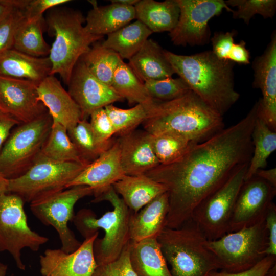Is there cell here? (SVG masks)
I'll return each mask as SVG.
<instances>
[{"mask_svg":"<svg viewBox=\"0 0 276 276\" xmlns=\"http://www.w3.org/2000/svg\"><path fill=\"white\" fill-rule=\"evenodd\" d=\"M258 111L257 101L236 124L194 144L175 162L159 165L145 174L167 188L166 227L178 228L191 219L200 203L249 164L253 151L251 133Z\"/></svg>","mask_w":276,"mask_h":276,"instance_id":"6da1fadb","label":"cell"},{"mask_svg":"<svg viewBox=\"0 0 276 276\" xmlns=\"http://www.w3.org/2000/svg\"><path fill=\"white\" fill-rule=\"evenodd\" d=\"M164 54L175 74L217 114L223 117L238 100L240 95L234 86L235 63L218 59L212 51L182 55L164 50Z\"/></svg>","mask_w":276,"mask_h":276,"instance_id":"7a4b0ae2","label":"cell"},{"mask_svg":"<svg viewBox=\"0 0 276 276\" xmlns=\"http://www.w3.org/2000/svg\"><path fill=\"white\" fill-rule=\"evenodd\" d=\"M142 124L151 135L172 133L197 143L224 128L223 117L191 90L172 100H157L147 110Z\"/></svg>","mask_w":276,"mask_h":276,"instance_id":"3957f363","label":"cell"},{"mask_svg":"<svg viewBox=\"0 0 276 276\" xmlns=\"http://www.w3.org/2000/svg\"><path fill=\"white\" fill-rule=\"evenodd\" d=\"M102 201H108L113 209L97 217L91 210L83 209L78 211L73 220L85 239L93 236L100 228L104 231V237L97 238L94 245L97 265L116 260L130 241L129 221L132 212L112 187L94 198L92 202Z\"/></svg>","mask_w":276,"mask_h":276,"instance_id":"277c9868","label":"cell"},{"mask_svg":"<svg viewBox=\"0 0 276 276\" xmlns=\"http://www.w3.org/2000/svg\"><path fill=\"white\" fill-rule=\"evenodd\" d=\"M157 239L172 276H208L221 269L206 246L208 239L192 219L178 228L165 227Z\"/></svg>","mask_w":276,"mask_h":276,"instance_id":"5b68a950","label":"cell"},{"mask_svg":"<svg viewBox=\"0 0 276 276\" xmlns=\"http://www.w3.org/2000/svg\"><path fill=\"white\" fill-rule=\"evenodd\" d=\"M60 6L51 9L45 20L55 37L48 57L51 75L58 74L67 85L77 62L103 36L86 31L83 25L85 17L80 11Z\"/></svg>","mask_w":276,"mask_h":276,"instance_id":"8992f818","label":"cell"},{"mask_svg":"<svg viewBox=\"0 0 276 276\" xmlns=\"http://www.w3.org/2000/svg\"><path fill=\"white\" fill-rule=\"evenodd\" d=\"M47 112L11 132L0 152V173L7 179L24 174L40 155L52 125Z\"/></svg>","mask_w":276,"mask_h":276,"instance_id":"52a82bcc","label":"cell"},{"mask_svg":"<svg viewBox=\"0 0 276 276\" xmlns=\"http://www.w3.org/2000/svg\"><path fill=\"white\" fill-rule=\"evenodd\" d=\"M86 166L76 162L56 161L40 154L24 174L8 179L7 193L31 203L66 189Z\"/></svg>","mask_w":276,"mask_h":276,"instance_id":"ba28073f","label":"cell"},{"mask_svg":"<svg viewBox=\"0 0 276 276\" xmlns=\"http://www.w3.org/2000/svg\"><path fill=\"white\" fill-rule=\"evenodd\" d=\"M206 246L218 259L222 270L236 273L247 270L267 256L265 220L216 240H208Z\"/></svg>","mask_w":276,"mask_h":276,"instance_id":"9c48e42d","label":"cell"},{"mask_svg":"<svg viewBox=\"0 0 276 276\" xmlns=\"http://www.w3.org/2000/svg\"><path fill=\"white\" fill-rule=\"evenodd\" d=\"M24 205V200L16 194L6 193L0 196V251H8L22 270L26 265L21 250L28 248L37 251L49 241L29 226Z\"/></svg>","mask_w":276,"mask_h":276,"instance_id":"30bf717a","label":"cell"},{"mask_svg":"<svg viewBox=\"0 0 276 276\" xmlns=\"http://www.w3.org/2000/svg\"><path fill=\"white\" fill-rule=\"evenodd\" d=\"M248 164L237 170L193 212L191 219L208 240H216L229 233L235 202L244 181Z\"/></svg>","mask_w":276,"mask_h":276,"instance_id":"8fae6325","label":"cell"},{"mask_svg":"<svg viewBox=\"0 0 276 276\" xmlns=\"http://www.w3.org/2000/svg\"><path fill=\"white\" fill-rule=\"evenodd\" d=\"M92 195L93 191L89 187L73 186L31 202L30 210L43 224L56 231L61 249L70 253L81 244L68 226L74 217V206L80 199Z\"/></svg>","mask_w":276,"mask_h":276,"instance_id":"7c38bea8","label":"cell"},{"mask_svg":"<svg viewBox=\"0 0 276 276\" xmlns=\"http://www.w3.org/2000/svg\"><path fill=\"white\" fill-rule=\"evenodd\" d=\"M179 8L177 23L169 35L176 45H202L211 39L209 22L224 9L232 12L223 0H176Z\"/></svg>","mask_w":276,"mask_h":276,"instance_id":"4fadbf2b","label":"cell"},{"mask_svg":"<svg viewBox=\"0 0 276 276\" xmlns=\"http://www.w3.org/2000/svg\"><path fill=\"white\" fill-rule=\"evenodd\" d=\"M275 194L276 188L258 176L245 180L235 202L229 233L264 220Z\"/></svg>","mask_w":276,"mask_h":276,"instance_id":"5bb4252c","label":"cell"},{"mask_svg":"<svg viewBox=\"0 0 276 276\" xmlns=\"http://www.w3.org/2000/svg\"><path fill=\"white\" fill-rule=\"evenodd\" d=\"M67 86L80 109L82 120H87L97 109L124 100L111 86L95 77L81 59L74 67Z\"/></svg>","mask_w":276,"mask_h":276,"instance_id":"9a60e30c","label":"cell"},{"mask_svg":"<svg viewBox=\"0 0 276 276\" xmlns=\"http://www.w3.org/2000/svg\"><path fill=\"white\" fill-rule=\"evenodd\" d=\"M38 85L26 79L0 76V111L20 123L33 121L48 112L38 100Z\"/></svg>","mask_w":276,"mask_h":276,"instance_id":"2e32d148","label":"cell"},{"mask_svg":"<svg viewBox=\"0 0 276 276\" xmlns=\"http://www.w3.org/2000/svg\"><path fill=\"white\" fill-rule=\"evenodd\" d=\"M99 232L85 238L75 251L48 249L39 258L42 276H93L97 266L94 245Z\"/></svg>","mask_w":276,"mask_h":276,"instance_id":"e0dca14e","label":"cell"},{"mask_svg":"<svg viewBox=\"0 0 276 276\" xmlns=\"http://www.w3.org/2000/svg\"><path fill=\"white\" fill-rule=\"evenodd\" d=\"M252 86L259 89L262 97L258 102L259 114L273 130L276 129V34L263 53L256 57L252 63Z\"/></svg>","mask_w":276,"mask_h":276,"instance_id":"ac0fdd59","label":"cell"},{"mask_svg":"<svg viewBox=\"0 0 276 276\" xmlns=\"http://www.w3.org/2000/svg\"><path fill=\"white\" fill-rule=\"evenodd\" d=\"M125 175L121 164L119 144L117 140L87 165L68 183L66 189L76 186H86L92 189L96 198L112 187Z\"/></svg>","mask_w":276,"mask_h":276,"instance_id":"d6986e66","label":"cell"},{"mask_svg":"<svg viewBox=\"0 0 276 276\" xmlns=\"http://www.w3.org/2000/svg\"><path fill=\"white\" fill-rule=\"evenodd\" d=\"M117 140L125 175L145 174L159 165L153 149L152 135L145 130L135 129Z\"/></svg>","mask_w":276,"mask_h":276,"instance_id":"ffe728a7","label":"cell"},{"mask_svg":"<svg viewBox=\"0 0 276 276\" xmlns=\"http://www.w3.org/2000/svg\"><path fill=\"white\" fill-rule=\"evenodd\" d=\"M37 93L38 100L47 108L53 121L59 123L67 130L82 120L78 105L54 75L38 84Z\"/></svg>","mask_w":276,"mask_h":276,"instance_id":"44dd1931","label":"cell"},{"mask_svg":"<svg viewBox=\"0 0 276 276\" xmlns=\"http://www.w3.org/2000/svg\"><path fill=\"white\" fill-rule=\"evenodd\" d=\"M168 212L167 192L155 198L137 213L132 212L129 221L130 240L157 238L166 227Z\"/></svg>","mask_w":276,"mask_h":276,"instance_id":"7402d4cb","label":"cell"},{"mask_svg":"<svg viewBox=\"0 0 276 276\" xmlns=\"http://www.w3.org/2000/svg\"><path fill=\"white\" fill-rule=\"evenodd\" d=\"M49 57H35L13 49L0 55V76L26 79L39 84L51 75Z\"/></svg>","mask_w":276,"mask_h":276,"instance_id":"603a6c76","label":"cell"},{"mask_svg":"<svg viewBox=\"0 0 276 276\" xmlns=\"http://www.w3.org/2000/svg\"><path fill=\"white\" fill-rule=\"evenodd\" d=\"M93 6L85 17L86 31L96 36L111 34L136 18L134 6L121 5L111 1V4L99 6L96 1H89Z\"/></svg>","mask_w":276,"mask_h":276,"instance_id":"cb8c5ba5","label":"cell"},{"mask_svg":"<svg viewBox=\"0 0 276 276\" xmlns=\"http://www.w3.org/2000/svg\"><path fill=\"white\" fill-rule=\"evenodd\" d=\"M143 83L148 80L172 77L175 74L164 54V50L155 41L148 39L127 64Z\"/></svg>","mask_w":276,"mask_h":276,"instance_id":"d4e9b609","label":"cell"},{"mask_svg":"<svg viewBox=\"0 0 276 276\" xmlns=\"http://www.w3.org/2000/svg\"><path fill=\"white\" fill-rule=\"evenodd\" d=\"M113 188L134 213L155 198L167 191L166 187L145 174L125 175L115 182Z\"/></svg>","mask_w":276,"mask_h":276,"instance_id":"484cf974","label":"cell"},{"mask_svg":"<svg viewBox=\"0 0 276 276\" xmlns=\"http://www.w3.org/2000/svg\"><path fill=\"white\" fill-rule=\"evenodd\" d=\"M129 258L137 276H172L157 238L129 241Z\"/></svg>","mask_w":276,"mask_h":276,"instance_id":"4316f807","label":"cell"},{"mask_svg":"<svg viewBox=\"0 0 276 276\" xmlns=\"http://www.w3.org/2000/svg\"><path fill=\"white\" fill-rule=\"evenodd\" d=\"M134 8L137 20L152 33L171 32L176 25L179 16L176 0H139Z\"/></svg>","mask_w":276,"mask_h":276,"instance_id":"83f0119b","label":"cell"},{"mask_svg":"<svg viewBox=\"0 0 276 276\" xmlns=\"http://www.w3.org/2000/svg\"><path fill=\"white\" fill-rule=\"evenodd\" d=\"M152 33L144 24L136 20L107 35L102 44L117 53L122 60H129Z\"/></svg>","mask_w":276,"mask_h":276,"instance_id":"f1b7e54d","label":"cell"},{"mask_svg":"<svg viewBox=\"0 0 276 276\" xmlns=\"http://www.w3.org/2000/svg\"><path fill=\"white\" fill-rule=\"evenodd\" d=\"M45 22L43 16L33 19L25 18L16 30L12 49L35 57H48L51 46L43 36Z\"/></svg>","mask_w":276,"mask_h":276,"instance_id":"f546056e","label":"cell"},{"mask_svg":"<svg viewBox=\"0 0 276 276\" xmlns=\"http://www.w3.org/2000/svg\"><path fill=\"white\" fill-rule=\"evenodd\" d=\"M111 86L129 105L141 104L148 110L157 101L149 96L144 83L123 60L114 71Z\"/></svg>","mask_w":276,"mask_h":276,"instance_id":"4dcf8cb0","label":"cell"},{"mask_svg":"<svg viewBox=\"0 0 276 276\" xmlns=\"http://www.w3.org/2000/svg\"><path fill=\"white\" fill-rule=\"evenodd\" d=\"M259 105V104H258ZM252 155L249 163L244 181L255 176L260 169H265L269 156L276 150V132L261 118L258 111L251 133Z\"/></svg>","mask_w":276,"mask_h":276,"instance_id":"1f68e13d","label":"cell"},{"mask_svg":"<svg viewBox=\"0 0 276 276\" xmlns=\"http://www.w3.org/2000/svg\"><path fill=\"white\" fill-rule=\"evenodd\" d=\"M41 154L56 161L76 162L87 166L71 141L67 129L57 122L53 121Z\"/></svg>","mask_w":276,"mask_h":276,"instance_id":"d6a6232c","label":"cell"},{"mask_svg":"<svg viewBox=\"0 0 276 276\" xmlns=\"http://www.w3.org/2000/svg\"><path fill=\"white\" fill-rule=\"evenodd\" d=\"M80 59L95 77L109 86L114 71L122 60L117 53L102 43H95Z\"/></svg>","mask_w":276,"mask_h":276,"instance_id":"836d02e7","label":"cell"},{"mask_svg":"<svg viewBox=\"0 0 276 276\" xmlns=\"http://www.w3.org/2000/svg\"><path fill=\"white\" fill-rule=\"evenodd\" d=\"M195 143L172 133L152 135L154 152L159 165L171 164L180 158Z\"/></svg>","mask_w":276,"mask_h":276,"instance_id":"e575fe53","label":"cell"},{"mask_svg":"<svg viewBox=\"0 0 276 276\" xmlns=\"http://www.w3.org/2000/svg\"><path fill=\"white\" fill-rule=\"evenodd\" d=\"M67 133L86 165L95 160L110 146L106 147L98 143L87 120H81L75 126L67 130Z\"/></svg>","mask_w":276,"mask_h":276,"instance_id":"d590c367","label":"cell"},{"mask_svg":"<svg viewBox=\"0 0 276 276\" xmlns=\"http://www.w3.org/2000/svg\"><path fill=\"white\" fill-rule=\"evenodd\" d=\"M116 134L124 135L134 130L145 120L147 110L141 104L129 109L117 107L113 104L104 107Z\"/></svg>","mask_w":276,"mask_h":276,"instance_id":"8d00e7d4","label":"cell"},{"mask_svg":"<svg viewBox=\"0 0 276 276\" xmlns=\"http://www.w3.org/2000/svg\"><path fill=\"white\" fill-rule=\"evenodd\" d=\"M225 2L229 7L237 8L231 12L233 18L242 19L247 25L256 14L265 19L272 18L276 12L275 0H227Z\"/></svg>","mask_w":276,"mask_h":276,"instance_id":"74e56055","label":"cell"},{"mask_svg":"<svg viewBox=\"0 0 276 276\" xmlns=\"http://www.w3.org/2000/svg\"><path fill=\"white\" fill-rule=\"evenodd\" d=\"M144 84L149 96L153 99L160 101L176 99L191 90L179 77L148 80Z\"/></svg>","mask_w":276,"mask_h":276,"instance_id":"f35d334b","label":"cell"},{"mask_svg":"<svg viewBox=\"0 0 276 276\" xmlns=\"http://www.w3.org/2000/svg\"><path fill=\"white\" fill-rule=\"evenodd\" d=\"M89 117V123L98 143L106 147H109L113 143L111 138L116 133L105 108L95 110Z\"/></svg>","mask_w":276,"mask_h":276,"instance_id":"ab89813d","label":"cell"},{"mask_svg":"<svg viewBox=\"0 0 276 276\" xmlns=\"http://www.w3.org/2000/svg\"><path fill=\"white\" fill-rule=\"evenodd\" d=\"M129 242L116 260L97 265L93 276H137L131 264Z\"/></svg>","mask_w":276,"mask_h":276,"instance_id":"60d3db41","label":"cell"},{"mask_svg":"<svg viewBox=\"0 0 276 276\" xmlns=\"http://www.w3.org/2000/svg\"><path fill=\"white\" fill-rule=\"evenodd\" d=\"M22 9H14L0 23V55L13 48L16 30L25 18Z\"/></svg>","mask_w":276,"mask_h":276,"instance_id":"b9f144b4","label":"cell"},{"mask_svg":"<svg viewBox=\"0 0 276 276\" xmlns=\"http://www.w3.org/2000/svg\"><path fill=\"white\" fill-rule=\"evenodd\" d=\"M237 32L233 30L226 32H216L210 39L212 52L218 59L228 60L229 52L234 43V36Z\"/></svg>","mask_w":276,"mask_h":276,"instance_id":"7bdbcfd3","label":"cell"},{"mask_svg":"<svg viewBox=\"0 0 276 276\" xmlns=\"http://www.w3.org/2000/svg\"><path fill=\"white\" fill-rule=\"evenodd\" d=\"M276 256L267 255L250 268L239 272L213 271L208 276H265L269 269L275 264Z\"/></svg>","mask_w":276,"mask_h":276,"instance_id":"ee69618b","label":"cell"},{"mask_svg":"<svg viewBox=\"0 0 276 276\" xmlns=\"http://www.w3.org/2000/svg\"><path fill=\"white\" fill-rule=\"evenodd\" d=\"M69 2V0H27L22 9L26 19H33L43 16L48 9Z\"/></svg>","mask_w":276,"mask_h":276,"instance_id":"f6af8a7d","label":"cell"},{"mask_svg":"<svg viewBox=\"0 0 276 276\" xmlns=\"http://www.w3.org/2000/svg\"><path fill=\"white\" fill-rule=\"evenodd\" d=\"M267 234L266 255L276 256V205L273 202L270 206L265 219Z\"/></svg>","mask_w":276,"mask_h":276,"instance_id":"bcb514c9","label":"cell"},{"mask_svg":"<svg viewBox=\"0 0 276 276\" xmlns=\"http://www.w3.org/2000/svg\"><path fill=\"white\" fill-rule=\"evenodd\" d=\"M250 53L246 47V42L241 40L239 43L233 44L228 60L234 63L247 65L250 63Z\"/></svg>","mask_w":276,"mask_h":276,"instance_id":"7dc6e473","label":"cell"},{"mask_svg":"<svg viewBox=\"0 0 276 276\" xmlns=\"http://www.w3.org/2000/svg\"><path fill=\"white\" fill-rule=\"evenodd\" d=\"M20 123L9 114L0 111V152L12 129Z\"/></svg>","mask_w":276,"mask_h":276,"instance_id":"c3c4849f","label":"cell"},{"mask_svg":"<svg viewBox=\"0 0 276 276\" xmlns=\"http://www.w3.org/2000/svg\"><path fill=\"white\" fill-rule=\"evenodd\" d=\"M27 0H0V23L15 8H23Z\"/></svg>","mask_w":276,"mask_h":276,"instance_id":"681fc988","label":"cell"},{"mask_svg":"<svg viewBox=\"0 0 276 276\" xmlns=\"http://www.w3.org/2000/svg\"><path fill=\"white\" fill-rule=\"evenodd\" d=\"M255 176L265 180L273 187L276 188V168L260 169L256 173Z\"/></svg>","mask_w":276,"mask_h":276,"instance_id":"f907efd6","label":"cell"},{"mask_svg":"<svg viewBox=\"0 0 276 276\" xmlns=\"http://www.w3.org/2000/svg\"><path fill=\"white\" fill-rule=\"evenodd\" d=\"M8 179L0 173V196L7 193Z\"/></svg>","mask_w":276,"mask_h":276,"instance_id":"816d5d0a","label":"cell"},{"mask_svg":"<svg viewBox=\"0 0 276 276\" xmlns=\"http://www.w3.org/2000/svg\"><path fill=\"white\" fill-rule=\"evenodd\" d=\"M112 1L125 6H134L139 0H112Z\"/></svg>","mask_w":276,"mask_h":276,"instance_id":"f5cc1de1","label":"cell"},{"mask_svg":"<svg viewBox=\"0 0 276 276\" xmlns=\"http://www.w3.org/2000/svg\"><path fill=\"white\" fill-rule=\"evenodd\" d=\"M275 264L271 266L266 272L265 276H276Z\"/></svg>","mask_w":276,"mask_h":276,"instance_id":"db71d44e","label":"cell"},{"mask_svg":"<svg viewBox=\"0 0 276 276\" xmlns=\"http://www.w3.org/2000/svg\"><path fill=\"white\" fill-rule=\"evenodd\" d=\"M7 271V266L0 262V276H6Z\"/></svg>","mask_w":276,"mask_h":276,"instance_id":"11a10c76","label":"cell"}]
</instances>
